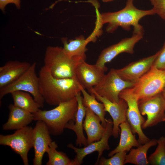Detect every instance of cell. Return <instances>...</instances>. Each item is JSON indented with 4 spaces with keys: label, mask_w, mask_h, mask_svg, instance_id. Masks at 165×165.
Masks as SVG:
<instances>
[{
    "label": "cell",
    "mask_w": 165,
    "mask_h": 165,
    "mask_svg": "<svg viewBox=\"0 0 165 165\" xmlns=\"http://www.w3.org/2000/svg\"><path fill=\"white\" fill-rule=\"evenodd\" d=\"M38 76L40 93L45 102L50 105H57L70 101L81 92L82 86L76 78H55L44 66Z\"/></svg>",
    "instance_id": "obj_1"
},
{
    "label": "cell",
    "mask_w": 165,
    "mask_h": 165,
    "mask_svg": "<svg viewBox=\"0 0 165 165\" xmlns=\"http://www.w3.org/2000/svg\"><path fill=\"white\" fill-rule=\"evenodd\" d=\"M134 0H127L125 7L122 9L114 12L97 13V23L102 27L104 24H108L106 31L113 33L119 27L129 31L131 26L134 33H144L143 27L139 24L143 17L155 14L152 9L148 10L139 9L134 6Z\"/></svg>",
    "instance_id": "obj_2"
},
{
    "label": "cell",
    "mask_w": 165,
    "mask_h": 165,
    "mask_svg": "<svg viewBox=\"0 0 165 165\" xmlns=\"http://www.w3.org/2000/svg\"><path fill=\"white\" fill-rule=\"evenodd\" d=\"M78 107L76 97L61 103L55 108L48 110L40 109L33 113L34 120H41L46 124L50 134L58 136L62 134L66 125L75 120Z\"/></svg>",
    "instance_id": "obj_3"
},
{
    "label": "cell",
    "mask_w": 165,
    "mask_h": 165,
    "mask_svg": "<svg viewBox=\"0 0 165 165\" xmlns=\"http://www.w3.org/2000/svg\"><path fill=\"white\" fill-rule=\"evenodd\" d=\"M86 59V56L70 57L62 47L49 46L45 51L44 66L55 78H75L77 66Z\"/></svg>",
    "instance_id": "obj_4"
},
{
    "label": "cell",
    "mask_w": 165,
    "mask_h": 165,
    "mask_svg": "<svg viewBox=\"0 0 165 165\" xmlns=\"http://www.w3.org/2000/svg\"><path fill=\"white\" fill-rule=\"evenodd\" d=\"M36 63L31 64L28 69L13 83L0 89V100L6 94L16 91L28 92L43 108L45 102L39 88L38 76L36 72Z\"/></svg>",
    "instance_id": "obj_5"
},
{
    "label": "cell",
    "mask_w": 165,
    "mask_h": 165,
    "mask_svg": "<svg viewBox=\"0 0 165 165\" xmlns=\"http://www.w3.org/2000/svg\"><path fill=\"white\" fill-rule=\"evenodd\" d=\"M165 87V70L152 66L132 88L138 100L162 93Z\"/></svg>",
    "instance_id": "obj_6"
},
{
    "label": "cell",
    "mask_w": 165,
    "mask_h": 165,
    "mask_svg": "<svg viewBox=\"0 0 165 165\" xmlns=\"http://www.w3.org/2000/svg\"><path fill=\"white\" fill-rule=\"evenodd\" d=\"M33 128L27 126L11 134L0 135V145L9 147L20 155L24 165H28V153L33 147Z\"/></svg>",
    "instance_id": "obj_7"
},
{
    "label": "cell",
    "mask_w": 165,
    "mask_h": 165,
    "mask_svg": "<svg viewBox=\"0 0 165 165\" xmlns=\"http://www.w3.org/2000/svg\"><path fill=\"white\" fill-rule=\"evenodd\" d=\"M134 84L121 79L115 69L112 68L100 82L94 87L90 94L94 92L112 102H118L120 99V92L125 89L133 87Z\"/></svg>",
    "instance_id": "obj_8"
},
{
    "label": "cell",
    "mask_w": 165,
    "mask_h": 165,
    "mask_svg": "<svg viewBox=\"0 0 165 165\" xmlns=\"http://www.w3.org/2000/svg\"><path fill=\"white\" fill-rule=\"evenodd\" d=\"M119 98L125 100L128 105L126 112L127 120L133 134L137 133L138 136V141L140 145H143L150 140L143 133L142 126L145 121L142 116L138 106V99L133 92L132 88L122 90L119 95Z\"/></svg>",
    "instance_id": "obj_9"
},
{
    "label": "cell",
    "mask_w": 165,
    "mask_h": 165,
    "mask_svg": "<svg viewBox=\"0 0 165 165\" xmlns=\"http://www.w3.org/2000/svg\"><path fill=\"white\" fill-rule=\"evenodd\" d=\"M138 104L142 115L147 119L142 126L145 129L165 121V98L162 93L152 97L138 100Z\"/></svg>",
    "instance_id": "obj_10"
},
{
    "label": "cell",
    "mask_w": 165,
    "mask_h": 165,
    "mask_svg": "<svg viewBox=\"0 0 165 165\" xmlns=\"http://www.w3.org/2000/svg\"><path fill=\"white\" fill-rule=\"evenodd\" d=\"M106 125L105 133L99 141L94 142L84 147L79 148L75 147L71 143L68 144L67 146L73 150L76 153L73 160L74 165H80L83 162L84 158L87 155L94 152H98V155L95 165L98 162L105 150H109L110 147L108 141L110 137L112 135L113 126V121L110 119H105Z\"/></svg>",
    "instance_id": "obj_11"
},
{
    "label": "cell",
    "mask_w": 165,
    "mask_h": 165,
    "mask_svg": "<svg viewBox=\"0 0 165 165\" xmlns=\"http://www.w3.org/2000/svg\"><path fill=\"white\" fill-rule=\"evenodd\" d=\"M143 35L142 33H133L131 37L123 38L118 43L105 48L101 52L96 64L107 70L105 64L111 61L119 54L133 53L135 44L142 39Z\"/></svg>",
    "instance_id": "obj_12"
},
{
    "label": "cell",
    "mask_w": 165,
    "mask_h": 165,
    "mask_svg": "<svg viewBox=\"0 0 165 165\" xmlns=\"http://www.w3.org/2000/svg\"><path fill=\"white\" fill-rule=\"evenodd\" d=\"M106 71L96 64H90L83 61L77 66L76 75L81 86L87 89L90 94L94 87L103 78L105 75L104 72Z\"/></svg>",
    "instance_id": "obj_13"
},
{
    "label": "cell",
    "mask_w": 165,
    "mask_h": 165,
    "mask_svg": "<svg viewBox=\"0 0 165 165\" xmlns=\"http://www.w3.org/2000/svg\"><path fill=\"white\" fill-rule=\"evenodd\" d=\"M90 94H94L97 100L104 104L105 111L109 113L113 120L112 135L115 138H117L120 132L119 125L127 120V102L121 98L118 102H112L94 92Z\"/></svg>",
    "instance_id": "obj_14"
},
{
    "label": "cell",
    "mask_w": 165,
    "mask_h": 165,
    "mask_svg": "<svg viewBox=\"0 0 165 165\" xmlns=\"http://www.w3.org/2000/svg\"><path fill=\"white\" fill-rule=\"evenodd\" d=\"M158 53L132 62L122 68L115 69L116 72L123 80L135 83L151 68Z\"/></svg>",
    "instance_id": "obj_15"
},
{
    "label": "cell",
    "mask_w": 165,
    "mask_h": 165,
    "mask_svg": "<svg viewBox=\"0 0 165 165\" xmlns=\"http://www.w3.org/2000/svg\"><path fill=\"white\" fill-rule=\"evenodd\" d=\"M50 133L45 123L41 120L37 121L33 128V147L34 157V165H41L43 156L52 141Z\"/></svg>",
    "instance_id": "obj_16"
},
{
    "label": "cell",
    "mask_w": 165,
    "mask_h": 165,
    "mask_svg": "<svg viewBox=\"0 0 165 165\" xmlns=\"http://www.w3.org/2000/svg\"><path fill=\"white\" fill-rule=\"evenodd\" d=\"M31 65L27 62L9 61L0 67V89L17 80L28 69Z\"/></svg>",
    "instance_id": "obj_17"
},
{
    "label": "cell",
    "mask_w": 165,
    "mask_h": 165,
    "mask_svg": "<svg viewBox=\"0 0 165 165\" xmlns=\"http://www.w3.org/2000/svg\"><path fill=\"white\" fill-rule=\"evenodd\" d=\"M7 121L2 127L4 130H18L27 126L34 120V115L26 110L10 104Z\"/></svg>",
    "instance_id": "obj_18"
},
{
    "label": "cell",
    "mask_w": 165,
    "mask_h": 165,
    "mask_svg": "<svg viewBox=\"0 0 165 165\" xmlns=\"http://www.w3.org/2000/svg\"><path fill=\"white\" fill-rule=\"evenodd\" d=\"M81 93V92L79 93L75 97L78 107L75 120L69 122L65 126V129L72 130L75 133L77 138L75 141L76 146L81 147L83 145L85 147L88 145V143L87 139L84 136L83 132V119L86 116V107L83 104Z\"/></svg>",
    "instance_id": "obj_19"
},
{
    "label": "cell",
    "mask_w": 165,
    "mask_h": 165,
    "mask_svg": "<svg viewBox=\"0 0 165 165\" xmlns=\"http://www.w3.org/2000/svg\"><path fill=\"white\" fill-rule=\"evenodd\" d=\"M100 122L99 117L90 108L86 107L83 128L87 136L88 145L99 141L104 135L105 127L100 124Z\"/></svg>",
    "instance_id": "obj_20"
},
{
    "label": "cell",
    "mask_w": 165,
    "mask_h": 165,
    "mask_svg": "<svg viewBox=\"0 0 165 165\" xmlns=\"http://www.w3.org/2000/svg\"><path fill=\"white\" fill-rule=\"evenodd\" d=\"M95 38L92 34L86 38L81 35L75 39L68 41L67 38H62L61 40L64 45L63 50L70 57L86 56L85 52L87 50L86 45L90 42L95 41Z\"/></svg>",
    "instance_id": "obj_21"
},
{
    "label": "cell",
    "mask_w": 165,
    "mask_h": 165,
    "mask_svg": "<svg viewBox=\"0 0 165 165\" xmlns=\"http://www.w3.org/2000/svg\"><path fill=\"white\" fill-rule=\"evenodd\" d=\"M119 127L120 136L119 143L115 149L108 153V157H111L119 152L130 151L132 147H137L141 145L136 139L135 134L132 133L127 120L121 123Z\"/></svg>",
    "instance_id": "obj_22"
},
{
    "label": "cell",
    "mask_w": 165,
    "mask_h": 165,
    "mask_svg": "<svg viewBox=\"0 0 165 165\" xmlns=\"http://www.w3.org/2000/svg\"><path fill=\"white\" fill-rule=\"evenodd\" d=\"M157 144V139L153 138L144 144L140 145L137 148H131L127 155L125 164L130 163L136 165H149L147 157L148 151L150 148Z\"/></svg>",
    "instance_id": "obj_23"
},
{
    "label": "cell",
    "mask_w": 165,
    "mask_h": 165,
    "mask_svg": "<svg viewBox=\"0 0 165 165\" xmlns=\"http://www.w3.org/2000/svg\"><path fill=\"white\" fill-rule=\"evenodd\" d=\"M13 104L24 110L34 113L38 111L41 105L36 102L30 93L21 91H16L10 94Z\"/></svg>",
    "instance_id": "obj_24"
},
{
    "label": "cell",
    "mask_w": 165,
    "mask_h": 165,
    "mask_svg": "<svg viewBox=\"0 0 165 165\" xmlns=\"http://www.w3.org/2000/svg\"><path fill=\"white\" fill-rule=\"evenodd\" d=\"M81 91L83 96L82 103L84 106L90 108L97 116L101 119V125L105 127L106 122L105 116L106 112L104 104L97 101L94 94H90L82 86Z\"/></svg>",
    "instance_id": "obj_25"
},
{
    "label": "cell",
    "mask_w": 165,
    "mask_h": 165,
    "mask_svg": "<svg viewBox=\"0 0 165 165\" xmlns=\"http://www.w3.org/2000/svg\"><path fill=\"white\" fill-rule=\"evenodd\" d=\"M58 145L55 141H52L46 152L49 160L46 165H74L73 160H71L65 153L57 150Z\"/></svg>",
    "instance_id": "obj_26"
},
{
    "label": "cell",
    "mask_w": 165,
    "mask_h": 165,
    "mask_svg": "<svg viewBox=\"0 0 165 165\" xmlns=\"http://www.w3.org/2000/svg\"><path fill=\"white\" fill-rule=\"evenodd\" d=\"M157 141L154 152L148 158L149 164L165 165V136H161Z\"/></svg>",
    "instance_id": "obj_27"
},
{
    "label": "cell",
    "mask_w": 165,
    "mask_h": 165,
    "mask_svg": "<svg viewBox=\"0 0 165 165\" xmlns=\"http://www.w3.org/2000/svg\"><path fill=\"white\" fill-rule=\"evenodd\" d=\"M127 151L120 152L114 154L109 159L101 156L97 165H123L127 156Z\"/></svg>",
    "instance_id": "obj_28"
},
{
    "label": "cell",
    "mask_w": 165,
    "mask_h": 165,
    "mask_svg": "<svg viewBox=\"0 0 165 165\" xmlns=\"http://www.w3.org/2000/svg\"><path fill=\"white\" fill-rule=\"evenodd\" d=\"M151 3L155 13L165 20V0H153Z\"/></svg>",
    "instance_id": "obj_29"
},
{
    "label": "cell",
    "mask_w": 165,
    "mask_h": 165,
    "mask_svg": "<svg viewBox=\"0 0 165 165\" xmlns=\"http://www.w3.org/2000/svg\"><path fill=\"white\" fill-rule=\"evenodd\" d=\"M156 58L153 65L157 68L165 70V40Z\"/></svg>",
    "instance_id": "obj_30"
},
{
    "label": "cell",
    "mask_w": 165,
    "mask_h": 165,
    "mask_svg": "<svg viewBox=\"0 0 165 165\" xmlns=\"http://www.w3.org/2000/svg\"><path fill=\"white\" fill-rule=\"evenodd\" d=\"M10 3L14 4L18 9L20 8V0H0V9L4 12L6 6Z\"/></svg>",
    "instance_id": "obj_31"
},
{
    "label": "cell",
    "mask_w": 165,
    "mask_h": 165,
    "mask_svg": "<svg viewBox=\"0 0 165 165\" xmlns=\"http://www.w3.org/2000/svg\"><path fill=\"white\" fill-rule=\"evenodd\" d=\"M101 0L102 2H107L112 1L114 0Z\"/></svg>",
    "instance_id": "obj_32"
},
{
    "label": "cell",
    "mask_w": 165,
    "mask_h": 165,
    "mask_svg": "<svg viewBox=\"0 0 165 165\" xmlns=\"http://www.w3.org/2000/svg\"><path fill=\"white\" fill-rule=\"evenodd\" d=\"M162 93L164 96V97L165 98V87H164V88L163 89L162 92Z\"/></svg>",
    "instance_id": "obj_33"
},
{
    "label": "cell",
    "mask_w": 165,
    "mask_h": 165,
    "mask_svg": "<svg viewBox=\"0 0 165 165\" xmlns=\"http://www.w3.org/2000/svg\"><path fill=\"white\" fill-rule=\"evenodd\" d=\"M151 2H152V1L153 0H149Z\"/></svg>",
    "instance_id": "obj_34"
}]
</instances>
